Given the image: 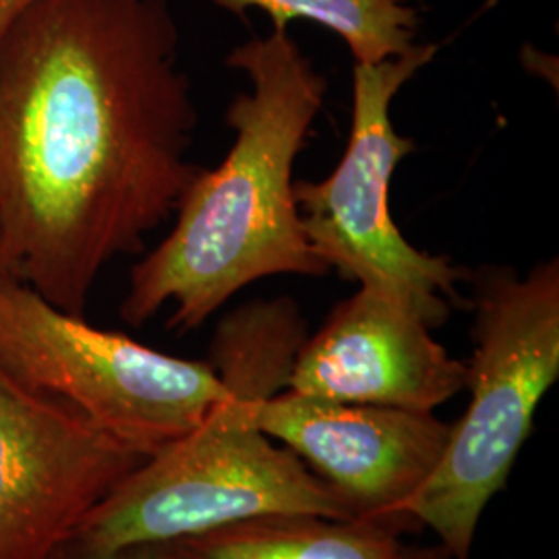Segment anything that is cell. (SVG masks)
<instances>
[{
	"label": "cell",
	"mask_w": 559,
	"mask_h": 559,
	"mask_svg": "<svg viewBox=\"0 0 559 559\" xmlns=\"http://www.w3.org/2000/svg\"><path fill=\"white\" fill-rule=\"evenodd\" d=\"M179 48L166 0H36L0 46V258L69 316L200 173Z\"/></svg>",
	"instance_id": "6da1fadb"
},
{
	"label": "cell",
	"mask_w": 559,
	"mask_h": 559,
	"mask_svg": "<svg viewBox=\"0 0 559 559\" xmlns=\"http://www.w3.org/2000/svg\"><path fill=\"white\" fill-rule=\"evenodd\" d=\"M226 64L249 81L226 112L235 141L214 170L200 168L170 235L131 267L120 302V318L131 325L173 302L168 328L185 334L258 280L332 272L302 235L293 182L328 80L288 29L242 41Z\"/></svg>",
	"instance_id": "7a4b0ae2"
},
{
	"label": "cell",
	"mask_w": 559,
	"mask_h": 559,
	"mask_svg": "<svg viewBox=\"0 0 559 559\" xmlns=\"http://www.w3.org/2000/svg\"><path fill=\"white\" fill-rule=\"evenodd\" d=\"M307 340L299 305L251 300L218 323L210 365L226 394L200 425L131 471L83 520L73 547L106 558L138 545H168L240 520L355 512L255 423V408L288 388Z\"/></svg>",
	"instance_id": "3957f363"
},
{
	"label": "cell",
	"mask_w": 559,
	"mask_h": 559,
	"mask_svg": "<svg viewBox=\"0 0 559 559\" xmlns=\"http://www.w3.org/2000/svg\"><path fill=\"white\" fill-rule=\"evenodd\" d=\"M475 350L464 388L471 402L440 464L406 503L450 559H468L480 516L506 487L533 431L540 400L559 378V260L520 276L483 267L473 276Z\"/></svg>",
	"instance_id": "277c9868"
},
{
	"label": "cell",
	"mask_w": 559,
	"mask_h": 559,
	"mask_svg": "<svg viewBox=\"0 0 559 559\" xmlns=\"http://www.w3.org/2000/svg\"><path fill=\"white\" fill-rule=\"evenodd\" d=\"M0 371L67 402L143 459L193 431L226 394L210 360L94 328L13 278L0 280Z\"/></svg>",
	"instance_id": "5b68a950"
},
{
	"label": "cell",
	"mask_w": 559,
	"mask_h": 559,
	"mask_svg": "<svg viewBox=\"0 0 559 559\" xmlns=\"http://www.w3.org/2000/svg\"><path fill=\"white\" fill-rule=\"evenodd\" d=\"M436 52V44H417L404 57L355 62L346 152L328 179L295 182L300 228L313 253L342 278L396 300L431 330L459 305L466 272L413 247L392 218L390 182L400 162L415 152V141L396 133L390 106Z\"/></svg>",
	"instance_id": "8992f818"
},
{
	"label": "cell",
	"mask_w": 559,
	"mask_h": 559,
	"mask_svg": "<svg viewBox=\"0 0 559 559\" xmlns=\"http://www.w3.org/2000/svg\"><path fill=\"white\" fill-rule=\"evenodd\" d=\"M143 456L0 371V559H57Z\"/></svg>",
	"instance_id": "52a82bcc"
},
{
	"label": "cell",
	"mask_w": 559,
	"mask_h": 559,
	"mask_svg": "<svg viewBox=\"0 0 559 559\" xmlns=\"http://www.w3.org/2000/svg\"><path fill=\"white\" fill-rule=\"evenodd\" d=\"M255 423L293 450L357 519H411L406 503L431 477L452 436V425L433 413L290 390L260 402Z\"/></svg>",
	"instance_id": "ba28073f"
},
{
	"label": "cell",
	"mask_w": 559,
	"mask_h": 559,
	"mask_svg": "<svg viewBox=\"0 0 559 559\" xmlns=\"http://www.w3.org/2000/svg\"><path fill=\"white\" fill-rule=\"evenodd\" d=\"M466 362L396 300L369 288L342 300L290 371V392L313 399L433 413L464 390Z\"/></svg>",
	"instance_id": "9c48e42d"
},
{
	"label": "cell",
	"mask_w": 559,
	"mask_h": 559,
	"mask_svg": "<svg viewBox=\"0 0 559 559\" xmlns=\"http://www.w3.org/2000/svg\"><path fill=\"white\" fill-rule=\"evenodd\" d=\"M411 519L263 516L173 540L170 559H402ZM420 528V526H419Z\"/></svg>",
	"instance_id": "30bf717a"
},
{
	"label": "cell",
	"mask_w": 559,
	"mask_h": 559,
	"mask_svg": "<svg viewBox=\"0 0 559 559\" xmlns=\"http://www.w3.org/2000/svg\"><path fill=\"white\" fill-rule=\"evenodd\" d=\"M221 9L245 15L263 11L274 29L307 20L338 34L355 62L378 64L408 55L417 46L419 11L408 0H214Z\"/></svg>",
	"instance_id": "8fae6325"
},
{
	"label": "cell",
	"mask_w": 559,
	"mask_h": 559,
	"mask_svg": "<svg viewBox=\"0 0 559 559\" xmlns=\"http://www.w3.org/2000/svg\"><path fill=\"white\" fill-rule=\"evenodd\" d=\"M36 0H0V46L11 34L13 25Z\"/></svg>",
	"instance_id": "7c38bea8"
},
{
	"label": "cell",
	"mask_w": 559,
	"mask_h": 559,
	"mask_svg": "<svg viewBox=\"0 0 559 559\" xmlns=\"http://www.w3.org/2000/svg\"><path fill=\"white\" fill-rule=\"evenodd\" d=\"M73 559H170L166 545H138V547H129L117 551L112 556L106 558H94V556H85L75 549V558Z\"/></svg>",
	"instance_id": "4fadbf2b"
},
{
	"label": "cell",
	"mask_w": 559,
	"mask_h": 559,
	"mask_svg": "<svg viewBox=\"0 0 559 559\" xmlns=\"http://www.w3.org/2000/svg\"><path fill=\"white\" fill-rule=\"evenodd\" d=\"M402 559H450L448 551L443 547L438 549H425V551H406L402 554Z\"/></svg>",
	"instance_id": "5bb4252c"
},
{
	"label": "cell",
	"mask_w": 559,
	"mask_h": 559,
	"mask_svg": "<svg viewBox=\"0 0 559 559\" xmlns=\"http://www.w3.org/2000/svg\"><path fill=\"white\" fill-rule=\"evenodd\" d=\"M9 278L7 272H4V265H2V258H0V280Z\"/></svg>",
	"instance_id": "9a60e30c"
}]
</instances>
